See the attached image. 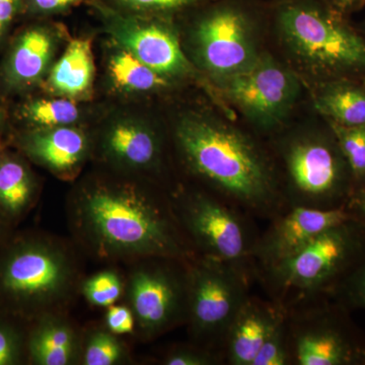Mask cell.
Segmentation results:
<instances>
[{"instance_id":"obj_40","label":"cell","mask_w":365,"mask_h":365,"mask_svg":"<svg viewBox=\"0 0 365 365\" xmlns=\"http://www.w3.org/2000/svg\"><path fill=\"white\" fill-rule=\"evenodd\" d=\"M4 114H2L1 110H0V130H1L2 126H4Z\"/></svg>"},{"instance_id":"obj_20","label":"cell","mask_w":365,"mask_h":365,"mask_svg":"<svg viewBox=\"0 0 365 365\" xmlns=\"http://www.w3.org/2000/svg\"><path fill=\"white\" fill-rule=\"evenodd\" d=\"M311 107L329 123L365 126V78H339L307 88Z\"/></svg>"},{"instance_id":"obj_38","label":"cell","mask_w":365,"mask_h":365,"mask_svg":"<svg viewBox=\"0 0 365 365\" xmlns=\"http://www.w3.org/2000/svg\"><path fill=\"white\" fill-rule=\"evenodd\" d=\"M14 232V228L0 215V247L11 237Z\"/></svg>"},{"instance_id":"obj_41","label":"cell","mask_w":365,"mask_h":365,"mask_svg":"<svg viewBox=\"0 0 365 365\" xmlns=\"http://www.w3.org/2000/svg\"><path fill=\"white\" fill-rule=\"evenodd\" d=\"M365 6V0H361V4H360V9H364Z\"/></svg>"},{"instance_id":"obj_15","label":"cell","mask_w":365,"mask_h":365,"mask_svg":"<svg viewBox=\"0 0 365 365\" xmlns=\"http://www.w3.org/2000/svg\"><path fill=\"white\" fill-rule=\"evenodd\" d=\"M165 138L160 129L143 120L122 119L106 129L101 157L111 167L131 175L158 176L165 167Z\"/></svg>"},{"instance_id":"obj_12","label":"cell","mask_w":365,"mask_h":365,"mask_svg":"<svg viewBox=\"0 0 365 365\" xmlns=\"http://www.w3.org/2000/svg\"><path fill=\"white\" fill-rule=\"evenodd\" d=\"M93 6L102 14L108 32L118 46L179 85L200 86L217 104L212 86L197 71L182 48L176 19L124 13L102 0H96Z\"/></svg>"},{"instance_id":"obj_13","label":"cell","mask_w":365,"mask_h":365,"mask_svg":"<svg viewBox=\"0 0 365 365\" xmlns=\"http://www.w3.org/2000/svg\"><path fill=\"white\" fill-rule=\"evenodd\" d=\"M187 262L148 258L133 262L125 279V295L144 342L185 325L188 304Z\"/></svg>"},{"instance_id":"obj_14","label":"cell","mask_w":365,"mask_h":365,"mask_svg":"<svg viewBox=\"0 0 365 365\" xmlns=\"http://www.w3.org/2000/svg\"><path fill=\"white\" fill-rule=\"evenodd\" d=\"M352 218L345 207H287L259 235L253 256L256 277L261 270L289 258L329 228Z\"/></svg>"},{"instance_id":"obj_4","label":"cell","mask_w":365,"mask_h":365,"mask_svg":"<svg viewBox=\"0 0 365 365\" xmlns=\"http://www.w3.org/2000/svg\"><path fill=\"white\" fill-rule=\"evenodd\" d=\"M83 282L78 251L63 240L14 232L0 247V311L26 324L66 313Z\"/></svg>"},{"instance_id":"obj_7","label":"cell","mask_w":365,"mask_h":365,"mask_svg":"<svg viewBox=\"0 0 365 365\" xmlns=\"http://www.w3.org/2000/svg\"><path fill=\"white\" fill-rule=\"evenodd\" d=\"M365 257V222L348 220L329 228L289 258L261 270L259 280L271 299L285 309L330 297Z\"/></svg>"},{"instance_id":"obj_39","label":"cell","mask_w":365,"mask_h":365,"mask_svg":"<svg viewBox=\"0 0 365 365\" xmlns=\"http://www.w3.org/2000/svg\"><path fill=\"white\" fill-rule=\"evenodd\" d=\"M357 26H359V30L361 31V32L364 33L365 35V20L364 21H361V23L359 24Z\"/></svg>"},{"instance_id":"obj_24","label":"cell","mask_w":365,"mask_h":365,"mask_svg":"<svg viewBox=\"0 0 365 365\" xmlns=\"http://www.w3.org/2000/svg\"><path fill=\"white\" fill-rule=\"evenodd\" d=\"M21 116L26 128H53L74 126L81 119V111L72 98H36L21 107Z\"/></svg>"},{"instance_id":"obj_9","label":"cell","mask_w":365,"mask_h":365,"mask_svg":"<svg viewBox=\"0 0 365 365\" xmlns=\"http://www.w3.org/2000/svg\"><path fill=\"white\" fill-rule=\"evenodd\" d=\"M182 232L199 256L227 262L256 277L254 250L259 234L251 216L199 186L169 191Z\"/></svg>"},{"instance_id":"obj_10","label":"cell","mask_w":365,"mask_h":365,"mask_svg":"<svg viewBox=\"0 0 365 365\" xmlns=\"http://www.w3.org/2000/svg\"><path fill=\"white\" fill-rule=\"evenodd\" d=\"M253 278L237 266L199 255L187 262L185 325L191 342L223 355L228 330L249 297Z\"/></svg>"},{"instance_id":"obj_1","label":"cell","mask_w":365,"mask_h":365,"mask_svg":"<svg viewBox=\"0 0 365 365\" xmlns=\"http://www.w3.org/2000/svg\"><path fill=\"white\" fill-rule=\"evenodd\" d=\"M170 139L197 186L252 218L271 220L287 208L266 140L215 103L178 113Z\"/></svg>"},{"instance_id":"obj_18","label":"cell","mask_w":365,"mask_h":365,"mask_svg":"<svg viewBox=\"0 0 365 365\" xmlns=\"http://www.w3.org/2000/svg\"><path fill=\"white\" fill-rule=\"evenodd\" d=\"M81 346L83 333L66 313L44 314L28 324V364H78L81 362Z\"/></svg>"},{"instance_id":"obj_32","label":"cell","mask_w":365,"mask_h":365,"mask_svg":"<svg viewBox=\"0 0 365 365\" xmlns=\"http://www.w3.org/2000/svg\"><path fill=\"white\" fill-rule=\"evenodd\" d=\"M163 365H218L225 364L222 353L212 351L191 342L170 347L160 360Z\"/></svg>"},{"instance_id":"obj_33","label":"cell","mask_w":365,"mask_h":365,"mask_svg":"<svg viewBox=\"0 0 365 365\" xmlns=\"http://www.w3.org/2000/svg\"><path fill=\"white\" fill-rule=\"evenodd\" d=\"M105 326L111 332L119 336L135 332V318L130 307L113 304L108 307Z\"/></svg>"},{"instance_id":"obj_17","label":"cell","mask_w":365,"mask_h":365,"mask_svg":"<svg viewBox=\"0 0 365 365\" xmlns=\"http://www.w3.org/2000/svg\"><path fill=\"white\" fill-rule=\"evenodd\" d=\"M285 312L274 300H264L249 294L230 330L223 346L225 364L253 365L264 341Z\"/></svg>"},{"instance_id":"obj_21","label":"cell","mask_w":365,"mask_h":365,"mask_svg":"<svg viewBox=\"0 0 365 365\" xmlns=\"http://www.w3.org/2000/svg\"><path fill=\"white\" fill-rule=\"evenodd\" d=\"M38 197L39 185L24 155L0 151V215L16 228Z\"/></svg>"},{"instance_id":"obj_36","label":"cell","mask_w":365,"mask_h":365,"mask_svg":"<svg viewBox=\"0 0 365 365\" xmlns=\"http://www.w3.org/2000/svg\"><path fill=\"white\" fill-rule=\"evenodd\" d=\"M24 0H0V42L14 19L23 13Z\"/></svg>"},{"instance_id":"obj_16","label":"cell","mask_w":365,"mask_h":365,"mask_svg":"<svg viewBox=\"0 0 365 365\" xmlns=\"http://www.w3.org/2000/svg\"><path fill=\"white\" fill-rule=\"evenodd\" d=\"M16 144L24 157L66 180L76 176L91 148L86 132L76 126L26 128Z\"/></svg>"},{"instance_id":"obj_2","label":"cell","mask_w":365,"mask_h":365,"mask_svg":"<svg viewBox=\"0 0 365 365\" xmlns=\"http://www.w3.org/2000/svg\"><path fill=\"white\" fill-rule=\"evenodd\" d=\"M66 215L79 251L98 260L189 261L197 255L178 222L169 192L139 182H83L69 197Z\"/></svg>"},{"instance_id":"obj_35","label":"cell","mask_w":365,"mask_h":365,"mask_svg":"<svg viewBox=\"0 0 365 365\" xmlns=\"http://www.w3.org/2000/svg\"><path fill=\"white\" fill-rule=\"evenodd\" d=\"M344 207L354 220L365 222V179L353 184Z\"/></svg>"},{"instance_id":"obj_11","label":"cell","mask_w":365,"mask_h":365,"mask_svg":"<svg viewBox=\"0 0 365 365\" xmlns=\"http://www.w3.org/2000/svg\"><path fill=\"white\" fill-rule=\"evenodd\" d=\"M292 365H365V336L330 297L287 307Z\"/></svg>"},{"instance_id":"obj_27","label":"cell","mask_w":365,"mask_h":365,"mask_svg":"<svg viewBox=\"0 0 365 365\" xmlns=\"http://www.w3.org/2000/svg\"><path fill=\"white\" fill-rule=\"evenodd\" d=\"M81 292L91 306L109 307L125 294V279L113 269L101 271L83 281Z\"/></svg>"},{"instance_id":"obj_25","label":"cell","mask_w":365,"mask_h":365,"mask_svg":"<svg viewBox=\"0 0 365 365\" xmlns=\"http://www.w3.org/2000/svg\"><path fill=\"white\" fill-rule=\"evenodd\" d=\"M130 354L119 335L109 329L95 327L83 334L81 362L83 365L128 364Z\"/></svg>"},{"instance_id":"obj_31","label":"cell","mask_w":365,"mask_h":365,"mask_svg":"<svg viewBox=\"0 0 365 365\" xmlns=\"http://www.w3.org/2000/svg\"><path fill=\"white\" fill-rule=\"evenodd\" d=\"M330 297L348 311H365V257L336 287Z\"/></svg>"},{"instance_id":"obj_29","label":"cell","mask_w":365,"mask_h":365,"mask_svg":"<svg viewBox=\"0 0 365 365\" xmlns=\"http://www.w3.org/2000/svg\"><path fill=\"white\" fill-rule=\"evenodd\" d=\"M329 124L335 132L341 150L351 170L353 181H362L365 179V126L345 127Z\"/></svg>"},{"instance_id":"obj_6","label":"cell","mask_w":365,"mask_h":365,"mask_svg":"<svg viewBox=\"0 0 365 365\" xmlns=\"http://www.w3.org/2000/svg\"><path fill=\"white\" fill-rule=\"evenodd\" d=\"M182 48L210 85L249 69L268 51V0H210L177 16Z\"/></svg>"},{"instance_id":"obj_30","label":"cell","mask_w":365,"mask_h":365,"mask_svg":"<svg viewBox=\"0 0 365 365\" xmlns=\"http://www.w3.org/2000/svg\"><path fill=\"white\" fill-rule=\"evenodd\" d=\"M253 365H292L287 309L264 341Z\"/></svg>"},{"instance_id":"obj_28","label":"cell","mask_w":365,"mask_h":365,"mask_svg":"<svg viewBox=\"0 0 365 365\" xmlns=\"http://www.w3.org/2000/svg\"><path fill=\"white\" fill-rule=\"evenodd\" d=\"M108 6L124 13L148 16H177L202 6L210 0H102Z\"/></svg>"},{"instance_id":"obj_19","label":"cell","mask_w":365,"mask_h":365,"mask_svg":"<svg viewBox=\"0 0 365 365\" xmlns=\"http://www.w3.org/2000/svg\"><path fill=\"white\" fill-rule=\"evenodd\" d=\"M55 41L47 26L33 25L14 41L1 69L4 86L21 91L40 83L50 71Z\"/></svg>"},{"instance_id":"obj_37","label":"cell","mask_w":365,"mask_h":365,"mask_svg":"<svg viewBox=\"0 0 365 365\" xmlns=\"http://www.w3.org/2000/svg\"><path fill=\"white\" fill-rule=\"evenodd\" d=\"M336 11L351 18L352 14L360 11L361 0H326Z\"/></svg>"},{"instance_id":"obj_22","label":"cell","mask_w":365,"mask_h":365,"mask_svg":"<svg viewBox=\"0 0 365 365\" xmlns=\"http://www.w3.org/2000/svg\"><path fill=\"white\" fill-rule=\"evenodd\" d=\"M95 76L93 50L88 39H74L61 58L48 72L46 86L60 97L81 98L91 91Z\"/></svg>"},{"instance_id":"obj_8","label":"cell","mask_w":365,"mask_h":365,"mask_svg":"<svg viewBox=\"0 0 365 365\" xmlns=\"http://www.w3.org/2000/svg\"><path fill=\"white\" fill-rule=\"evenodd\" d=\"M212 88L223 111L264 140L284 128L309 102L299 76L270 49L249 69Z\"/></svg>"},{"instance_id":"obj_3","label":"cell","mask_w":365,"mask_h":365,"mask_svg":"<svg viewBox=\"0 0 365 365\" xmlns=\"http://www.w3.org/2000/svg\"><path fill=\"white\" fill-rule=\"evenodd\" d=\"M269 48L307 88L365 78V35L326 0H268Z\"/></svg>"},{"instance_id":"obj_34","label":"cell","mask_w":365,"mask_h":365,"mask_svg":"<svg viewBox=\"0 0 365 365\" xmlns=\"http://www.w3.org/2000/svg\"><path fill=\"white\" fill-rule=\"evenodd\" d=\"M83 0H24L23 13L29 16H48L63 13Z\"/></svg>"},{"instance_id":"obj_26","label":"cell","mask_w":365,"mask_h":365,"mask_svg":"<svg viewBox=\"0 0 365 365\" xmlns=\"http://www.w3.org/2000/svg\"><path fill=\"white\" fill-rule=\"evenodd\" d=\"M28 324L0 311V365L26 362Z\"/></svg>"},{"instance_id":"obj_5","label":"cell","mask_w":365,"mask_h":365,"mask_svg":"<svg viewBox=\"0 0 365 365\" xmlns=\"http://www.w3.org/2000/svg\"><path fill=\"white\" fill-rule=\"evenodd\" d=\"M266 143L287 207H344L351 193V170L332 127L309 102Z\"/></svg>"},{"instance_id":"obj_23","label":"cell","mask_w":365,"mask_h":365,"mask_svg":"<svg viewBox=\"0 0 365 365\" xmlns=\"http://www.w3.org/2000/svg\"><path fill=\"white\" fill-rule=\"evenodd\" d=\"M108 72L114 86L126 93H163L181 86L153 71L120 46L110 55Z\"/></svg>"}]
</instances>
